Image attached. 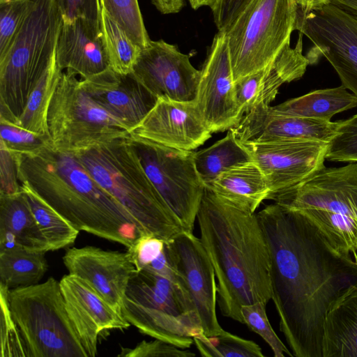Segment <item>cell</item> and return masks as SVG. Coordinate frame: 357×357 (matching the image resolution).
<instances>
[{
  "instance_id": "cell-21",
  "label": "cell",
  "mask_w": 357,
  "mask_h": 357,
  "mask_svg": "<svg viewBox=\"0 0 357 357\" xmlns=\"http://www.w3.org/2000/svg\"><path fill=\"white\" fill-rule=\"evenodd\" d=\"M80 84L102 108L122 122L129 133L158 100L132 73L120 74L110 68L81 79Z\"/></svg>"
},
{
  "instance_id": "cell-4",
  "label": "cell",
  "mask_w": 357,
  "mask_h": 357,
  "mask_svg": "<svg viewBox=\"0 0 357 357\" xmlns=\"http://www.w3.org/2000/svg\"><path fill=\"white\" fill-rule=\"evenodd\" d=\"M73 154L146 234L168 241L183 230L145 172L130 135Z\"/></svg>"
},
{
  "instance_id": "cell-27",
  "label": "cell",
  "mask_w": 357,
  "mask_h": 357,
  "mask_svg": "<svg viewBox=\"0 0 357 357\" xmlns=\"http://www.w3.org/2000/svg\"><path fill=\"white\" fill-rule=\"evenodd\" d=\"M343 86L311 91L271 107L278 113L330 121L336 114L357 106V97Z\"/></svg>"
},
{
  "instance_id": "cell-33",
  "label": "cell",
  "mask_w": 357,
  "mask_h": 357,
  "mask_svg": "<svg viewBox=\"0 0 357 357\" xmlns=\"http://www.w3.org/2000/svg\"><path fill=\"white\" fill-rule=\"evenodd\" d=\"M130 257L138 271L160 273L176 271L168 241L156 236L145 234L127 248Z\"/></svg>"
},
{
  "instance_id": "cell-32",
  "label": "cell",
  "mask_w": 357,
  "mask_h": 357,
  "mask_svg": "<svg viewBox=\"0 0 357 357\" xmlns=\"http://www.w3.org/2000/svg\"><path fill=\"white\" fill-rule=\"evenodd\" d=\"M101 25L109 61V68L120 74L132 73L141 48L102 10Z\"/></svg>"
},
{
  "instance_id": "cell-44",
  "label": "cell",
  "mask_w": 357,
  "mask_h": 357,
  "mask_svg": "<svg viewBox=\"0 0 357 357\" xmlns=\"http://www.w3.org/2000/svg\"><path fill=\"white\" fill-rule=\"evenodd\" d=\"M252 0H217L211 7L218 31L227 33Z\"/></svg>"
},
{
  "instance_id": "cell-20",
  "label": "cell",
  "mask_w": 357,
  "mask_h": 357,
  "mask_svg": "<svg viewBox=\"0 0 357 357\" xmlns=\"http://www.w3.org/2000/svg\"><path fill=\"white\" fill-rule=\"evenodd\" d=\"M337 122L299 117L276 112L270 105H259L245 114L231 130L243 142L271 143L294 140L328 142Z\"/></svg>"
},
{
  "instance_id": "cell-49",
  "label": "cell",
  "mask_w": 357,
  "mask_h": 357,
  "mask_svg": "<svg viewBox=\"0 0 357 357\" xmlns=\"http://www.w3.org/2000/svg\"><path fill=\"white\" fill-rule=\"evenodd\" d=\"M350 255L353 261L357 264V240L352 250L350 252Z\"/></svg>"
},
{
  "instance_id": "cell-31",
  "label": "cell",
  "mask_w": 357,
  "mask_h": 357,
  "mask_svg": "<svg viewBox=\"0 0 357 357\" xmlns=\"http://www.w3.org/2000/svg\"><path fill=\"white\" fill-rule=\"evenodd\" d=\"M21 186L32 213L48 242L50 251L74 243L79 231L28 185L21 184Z\"/></svg>"
},
{
  "instance_id": "cell-26",
  "label": "cell",
  "mask_w": 357,
  "mask_h": 357,
  "mask_svg": "<svg viewBox=\"0 0 357 357\" xmlns=\"http://www.w3.org/2000/svg\"><path fill=\"white\" fill-rule=\"evenodd\" d=\"M323 357H357V285L336 300L326 313Z\"/></svg>"
},
{
  "instance_id": "cell-48",
  "label": "cell",
  "mask_w": 357,
  "mask_h": 357,
  "mask_svg": "<svg viewBox=\"0 0 357 357\" xmlns=\"http://www.w3.org/2000/svg\"><path fill=\"white\" fill-rule=\"evenodd\" d=\"M217 0H188L193 9H198L202 6H208L211 7Z\"/></svg>"
},
{
  "instance_id": "cell-38",
  "label": "cell",
  "mask_w": 357,
  "mask_h": 357,
  "mask_svg": "<svg viewBox=\"0 0 357 357\" xmlns=\"http://www.w3.org/2000/svg\"><path fill=\"white\" fill-rule=\"evenodd\" d=\"M0 135V141L15 153H31L52 144L50 137L33 132L1 118Z\"/></svg>"
},
{
  "instance_id": "cell-14",
  "label": "cell",
  "mask_w": 357,
  "mask_h": 357,
  "mask_svg": "<svg viewBox=\"0 0 357 357\" xmlns=\"http://www.w3.org/2000/svg\"><path fill=\"white\" fill-rule=\"evenodd\" d=\"M196 105L211 132L236 126L241 119L236 100L228 40L218 31L200 70Z\"/></svg>"
},
{
  "instance_id": "cell-24",
  "label": "cell",
  "mask_w": 357,
  "mask_h": 357,
  "mask_svg": "<svg viewBox=\"0 0 357 357\" xmlns=\"http://www.w3.org/2000/svg\"><path fill=\"white\" fill-rule=\"evenodd\" d=\"M15 246L33 252L50 251L22 191L0 195V249Z\"/></svg>"
},
{
  "instance_id": "cell-9",
  "label": "cell",
  "mask_w": 357,
  "mask_h": 357,
  "mask_svg": "<svg viewBox=\"0 0 357 357\" xmlns=\"http://www.w3.org/2000/svg\"><path fill=\"white\" fill-rule=\"evenodd\" d=\"M298 0H252L225 33L234 82L267 66L290 43Z\"/></svg>"
},
{
  "instance_id": "cell-36",
  "label": "cell",
  "mask_w": 357,
  "mask_h": 357,
  "mask_svg": "<svg viewBox=\"0 0 357 357\" xmlns=\"http://www.w3.org/2000/svg\"><path fill=\"white\" fill-rule=\"evenodd\" d=\"M265 302H257L241 307L243 324L261 336L269 345L275 357H284V354L294 356L273 329L266 311Z\"/></svg>"
},
{
  "instance_id": "cell-18",
  "label": "cell",
  "mask_w": 357,
  "mask_h": 357,
  "mask_svg": "<svg viewBox=\"0 0 357 357\" xmlns=\"http://www.w3.org/2000/svg\"><path fill=\"white\" fill-rule=\"evenodd\" d=\"M63 262L68 273L89 283L110 305L121 312L128 283L138 271L128 252L95 246L67 249Z\"/></svg>"
},
{
  "instance_id": "cell-23",
  "label": "cell",
  "mask_w": 357,
  "mask_h": 357,
  "mask_svg": "<svg viewBox=\"0 0 357 357\" xmlns=\"http://www.w3.org/2000/svg\"><path fill=\"white\" fill-rule=\"evenodd\" d=\"M56 61L61 70L85 79L109 68L102 25L82 17L62 21L56 47Z\"/></svg>"
},
{
  "instance_id": "cell-5",
  "label": "cell",
  "mask_w": 357,
  "mask_h": 357,
  "mask_svg": "<svg viewBox=\"0 0 357 357\" xmlns=\"http://www.w3.org/2000/svg\"><path fill=\"white\" fill-rule=\"evenodd\" d=\"M121 312L141 333L182 349L203 335L199 317L178 273L137 271L130 279Z\"/></svg>"
},
{
  "instance_id": "cell-37",
  "label": "cell",
  "mask_w": 357,
  "mask_h": 357,
  "mask_svg": "<svg viewBox=\"0 0 357 357\" xmlns=\"http://www.w3.org/2000/svg\"><path fill=\"white\" fill-rule=\"evenodd\" d=\"M33 0H0V57L8 51Z\"/></svg>"
},
{
  "instance_id": "cell-2",
  "label": "cell",
  "mask_w": 357,
  "mask_h": 357,
  "mask_svg": "<svg viewBox=\"0 0 357 357\" xmlns=\"http://www.w3.org/2000/svg\"><path fill=\"white\" fill-rule=\"evenodd\" d=\"M200 240L213 266L222 314L243 324V305L272 298L271 259L257 213L205 186L197 212Z\"/></svg>"
},
{
  "instance_id": "cell-25",
  "label": "cell",
  "mask_w": 357,
  "mask_h": 357,
  "mask_svg": "<svg viewBox=\"0 0 357 357\" xmlns=\"http://www.w3.org/2000/svg\"><path fill=\"white\" fill-rule=\"evenodd\" d=\"M206 187L228 203L252 213L271 195L267 181L254 161L223 172Z\"/></svg>"
},
{
  "instance_id": "cell-45",
  "label": "cell",
  "mask_w": 357,
  "mask_h": 357,
  "mask_svg": "<svg viewBox=\"0 0 357 357\" xmlns=\"http://www.w3.org/2000/svg\"><path fill=\"white\" fill-rule=\"evenodd\" d=\"M153 4L162 14H172L181 10L184 0H152Z\"/></svg>"
},
{
  "instance_id": "cell-3",
  "label": "cell",
  "mask_w": 357,
  "mask_h": 357,
  "mask_svg": "<svg viewBox=\"0 0 357 357\" xmlns=\"http://www.w3.org/2000/svg\"><path fill=\"white\" fill-rule=\"evenodd\" d=\"M25 184L77 229L127 248L146 233L132 215L91 176L75 154L52 144L15 153Z\"/></svg>"
},
{
  "instance_id": "cell-34",
  "label": "cell",
  "mask_w": 357,
  "mask_h": 357,
  "mask_svg": "<svg viewBox=\"0 0 357 357\" xmlns=\"http://www.w3.org/2000/svg\"><path fill=\"white\" fill-rule=\"evenodd\" d=\"M194 343L206 357H264L261 349L253 341L223 331L210 337L204 334L195 337Z\"/></svg>"
},
{
  "instance_id": "cell-17",
  "label": "cell",
  "mask_w": 357,
  "mask_h": 357,
  "mask_svg": "<svg viewBox=\"0 0 357 357\" xmlns=\"http://www.w3.org/2000/svg\"><path fill=\"white\" fill-rule=\"evenodd\" d=\"M211 134L195 101L161 98L130 131V137L185 151L202 146Z\"/></svg>"
},
{
  "instance_id": "cell-11",
  "label": "cell",
  "mask_w": 357,
  "mask_h": 357,
  "mask_svg": "<svg viewBox=\"0 0 357 357\" xmlns=\"http://www.w3.org/2000/svg\"><path fill=\"white\" fill-rule=\"evenodd\" d=\"M130 138L148 177L183 230L192 232L205 189L195 165V152Z\"/></svg>"
},
{
  "instance_id": "cell-22",
  "label": "cell",
  "mask_w": 357,
  "mask_h": 357,
  "mask_svg": "<svg viewBox=\"0 0 357 357\" xmlns=\"http://www.w3.org/2000/svg\"><path fill=\"white\" fill-rule=\"evenodd\" d=\"M303 36L294 47L286 45L267 66L234 82L237 103L242 116L259 105H270L280 87L301 79L309 61L303 54Z\"/></svg>"
},
{
  "instance_id": "cell-43",
  "label": "cell",
  "mask_w": 357,
  "mask_h": 357,
  "mask_svg": "<svg viewBox=\"0 0 357 357\" xmlns=\"http://www.w3.org/2000/svg\"><path fill=\"white\" fill-rule=\"evenodd\" d=\"M22 192L15 155L0 141V195Z\"/></svg>"
},
{
  "instance_id": "cell-41",
  "label": "cell",
  "mask_w": 357,
  "mask_h": 357,
  "mask_svg": "<svg viewBox=\"0 0 357 357\" xmlns=\"http://www.w3.org/2000/svg\"><path fill=\"white\" fill-rule=\"evenodd\" d=\"M119 356L125 357H194L195 354L165 341L143 340L134 348H122Z\"/></svg>"
},
{
  "instance_id": "cell-39",
  "label": "cell",
  "mask_w": 357,
  "mask_h": 357,
  "mask_svg": "<svg viewBox=\"0 0 357 357\" xmlns=\"http://www.w3.org/2000/svg\"><path fill=\"white\" fill-rule=\"evenodd\" d=\"M326 159L357 162V114L338 121L335 133L328 143Z\"/></svg>"
},
{
  "instance_id": "cell-12",
  "label": "cell",
  "mask_w": 357,
  "mask_h": 357,
  "mask_svg": "<svg viewBox=\"0 0 357 357\" xmlns=\"http://www.w3.org/2000/svg\"><path fill=\"white\" fill-rule=\"evenodd\" d=\"M296 29L312 43L309 64L324 56L357 97V14L332 2L305 13L298 8Z\"/></svg>"
},
{
  "instance_id": "cell-19",
  "label": "cell",
  "mask_w": 357,
  "mask_h": 357,
  "mask_svg": "<svg viewBox=\"0 0 357 357\" xmlns=\"http://www.w3.org/2000/svg\"><path fill=\"white\" fill-rule=\"evenodd\" d=\"M59 282L69 314L88 357L96 355L100 333L126 329L130 326L121 311L83 279L68 273Z\"/></svg>"
},
{
  "instance_id": "cell-47",
  "label": "cell",
  "mask_w": 357,
  "mask_h": 357,
  "mask_svg": "<svg viewBox=\"0 0 357 357\" xmlns=\"http://www.w3.org/2000/svg\"><path fill=\"white\" fill-rule=\"evenodd\" d=\"M331 2L357 14V0H333Z\"/></svg>"
},
{
  "instance_id": "cell-6",
  "label": "cell",
  "mask_w": 357,
  "mask_h": 357,
  "mask_svg": "<svg viewBox=\"0 0 357 357\" xmlns=\"http://www.w3.org/2000/svg\"><path fill=\"white\" fill-rule=\"evenodd\" d=\"M62 23L54 0H33L6 53L0 57V118L15 123L56 56Z\"/></svg>"
},
{
  "instance_id": "cell-40",
  "label": "cell",
  "mask_w": 357,
  "mask_h": 357,
  "mask_svg": "<svg viewBox=\"0 0 357 357\" xmlns=\"http://www.w3.org/2000/svg\"><path fill=\"white\" fill-rule=\"evenodd\" d=\"M8 290L0 284L1 356H28L25 344L11 316L8 299Z\"/></svg>"
},
{
  "instance_id": "cell-13",
  "label": "cell",
  "mask_w": 357,
  "mask_h": 357,
  "mask_svg": "<svg viewBox=\"0 0 357 357\" xmlns=\"http://www.w3.org/2000/svg\"><path fill=\"white\" fill-rule=\"evenodd\" d=\"M132 73L157 98L195 101L201 71L176 45L151 40L141 49Z\"/></svg>"
},
{
  "instance_id": "cell-28",
  "label": "cell",
  "mask_w": 357,
  "mask_h": 357,
  "mask_svg": "<svg viewBox=\"0 0 357 357\" xmlns=\"http://www.w3.org/2000/svg\"><path fill=\"white\" fill-rule=\"evenodd\" d=\"M197 172L205 186L223 172L235 167L253 162L246 146L229 130L227 135L211 146L195 152Z\"/></svg>"
},
{
  "instance_id": "cell-42",
  "label": "cell",
  "mask_w": 357,
  "mask_h": 357,
  "mask_svg": "<svg viewBox=\"0 0 357 357\" xmlns=\"http://www.w3.org/2000/svg\"><path fill=\"white\" fill-rule=\"evenodd\" d=\"M64 22L82 17L101 24L102 8L100 0H54Z\"/></svg>"
},
{
  "instance_id": "cell-15",
  "label": "cell",
  "mask_w": 357,
  "mask_h": 357,
  "mask_svg": "<svg viewBox=\"0 0 357 357\" xmlns=\"http://www.w3.org/2000/svg\"><path fill=\"white\" fill-rule=\"evenodd\" d=\"M243 143L267 181L271 191L269 199L321 168L328 147V142L313 140Z\"/></svg>"
},
{
  "instance_id": "cell-8",
  "label": "cell",
  "mask_w": 357,
  "mask_h": 357,
  "mask_svg": "<svg viewBox=\"0 0 357 357\" xmlns=\"http://www.w3.org/2000/svg\"><path fill=\"white\" fill-rule=\"evenodd\" d=\"M8 299L29 357H88L59 281L50 277L43 283L10 289Z\"/></svg>"
},
{
  "instance_id": "cell-7",
  "label": "cell",
  "mask_w": 357,
  "mask_h": 357,
  "mask_svg": "<svg viewBox=\"0 0 357 357\" xmlns=\"http://www.w3.org/2000/svg\"><path fill=\"white\" fill-rule=\"evenodd\" d=\"M271 199L303 215L340 251L350 254L357 240V163L324 165Z\"/></svg>"
},
{
  "instance_id": "cell-29",
  "label": "cell",
  "mask_w": 357,
  "mask_h": 357,
  "mask_svg": "<svg viewBox=\"0 0 357 357\" xmlns=\"http://www.w3.org/2000/svg\"><path fill=\"white\" fill-rule=\"evenodd\" d=\"M47 268L44 252L17 246L0 249V284L9 290L39 283Z\"/></svg>"
},
{
  "instance_id": "cell-16",
  "label": "cell",
  "mask_w": 357,
  "mask_h": 357,
  "mask_svg": "<svg viewBox=\"0 0 357 357\" xmlns=\"http://www.w3.org/2000/svg\"><path fill=\"white\" fill-rule=\"evenodd\" d=\"M175 267L194 303L207 337L223 328L216 314L217 283L213 266L200 238L183 230L168 241Z\"/></svg>"
},
{
  "instance_id": "cell-30",
  "label": "cell",
  "mask_w": 357,
  "mask_h": 357,
  "mask_svg": "<svg viewBox=\"0 0 357 357\" xmlns=\"http://www.w3.org/2000/svg\"><path fill=\"white\" fill-rule=\"evenodd\" d=\"M62 71L55 56L31 91L15 124L33 132L50 137L47 114Z\"/></svg>"
},
{
  "instance_id": "cell-46",
  "label": "cell",
  "mask_w": 357,
  "mask_h": 357,
  "mask_svg": "<svg viewBox=\"0 0 357 357\" xmlns=\"http://www.w3.org/2000/svg\"><path fill=\"white\" fill-rule=\"evenodd\" d=\"M333 0H298L299 10L302 12H308L312 9L331 2Z\"/></svg>"
},
{
  "instance_id": "cell-35",
  "label": "cell",
  "mask_w": 357,
  "mask_h": 357,
  "mask_svg": "<svg viewBox=\"0 0 357 357\" xmlns=\"http://www.w3.org/2000/svg\"><path fill=\"white\" fill-rule=\"evenodd\" d=\"M102 10L141 49L151 39L146 31L137 0H100Z\"/></svg>"
},
{
  "instance_id": "cell-10",
  "label": "cell",
  "mask_w": 357,
  "mask_h": 357,
  "mask_svg": "<svg viewBox=\"0 0 357 357\" xmlns=\"http://www.w3.org/2000/svg\"><path fill=\"white\" fill-rule=\"evenodd\" d=\"M47 125L53 147L72 153L130 135L84 90L76 75L65 70L50 102Z\"/></svg>"
},
{
  "instance_id": "cell-1",
  "label": "cell",
  "mask_w": 357,
  "mask_h": 357,
  "mask_svg": "<svg viewBox=\"0 0 357 357\" xmlns=\"http://www.w3.org/2000/svg\"><path fill=\"white\" fill-rule=\"evenodd\" d=\"M257 216L269 247L280 331L294 356L323 357L326 313L357 285V264L297 211L275 203Z\"/></svg>"
}]
</instances>
